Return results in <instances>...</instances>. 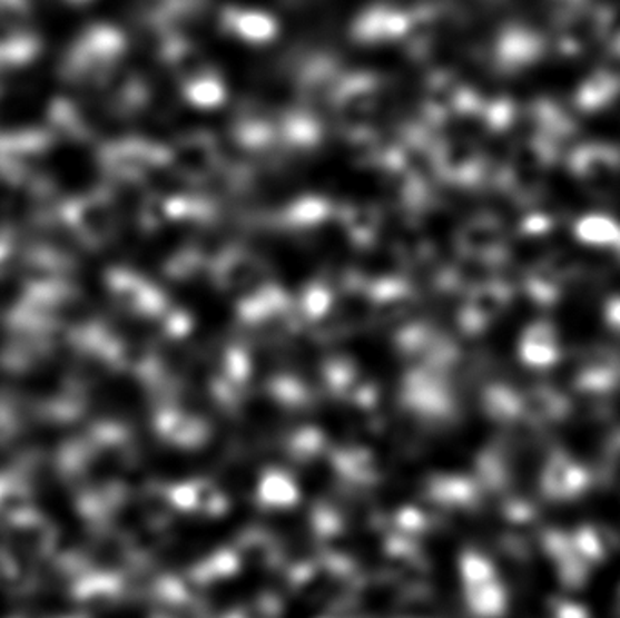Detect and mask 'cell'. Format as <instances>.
<instances>
[{"instance_id":"1","label":"cell","mask_w":620,"mask_h":618,"mask_svg":"<svg viewBox=\"0 0 620 618\" xmlns=\"http://www.w3.org/2000/svg\"><path fill=\"white\" fill-rule=\"evenodd\" d=\"M584 482H587V479H584L581 468L575 467L572 461L559 458V461L553 463L548 484L557 496L570 497L575 496L584 487Z\"/></svg>"},{"instance_id":"2","label":"cell","mask_w":620,"mask_h":618,"mask_svg":"<svg viewBox=\"0 0 620 618\" xmlns=\"http://www.w3.org/2000/svg\"><path fill=\"white\" fill-rule=\"evenodd\" d=\"M526 356L533 365L541 366L552 365L557 360L555 334L550 326L539 325L533 328L526 346Z\"/></svg>"},{"instance_id":"3","label":"cell","mask_w":620,"mask_h":618,"mask_svg":"<svg viewBox=\"0 0 620 618\" xmlns=\"http://www.w3.org/2000/svg\"><path fill=\"white\" fill-rule=\"evenodd\" d=\"M579 236L590 244H613L619 238V230L610 219L590 216L579 225Z\"/></svg>"},{"instance_id":"4","label":"cell","mask_w":620,"mask_h":618,"mask_svg":"<svg viewBox=\"0 0 620 618\" xmlns=\"http://www.w3.org/2000/svg\"><path fill=\"white\" fill-rule=\"evenodd\" d=\"M606 317H608V323L620 332V297H617V300H613V302L608 305V308H606Z\"/></svg>"}]
</instances>
